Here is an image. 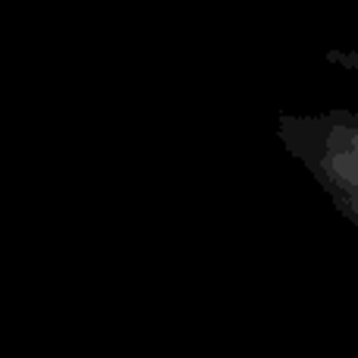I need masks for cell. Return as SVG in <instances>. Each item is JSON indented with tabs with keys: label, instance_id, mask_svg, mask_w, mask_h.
Listing matches in <instances>:
<instances>
[]
</instances>
